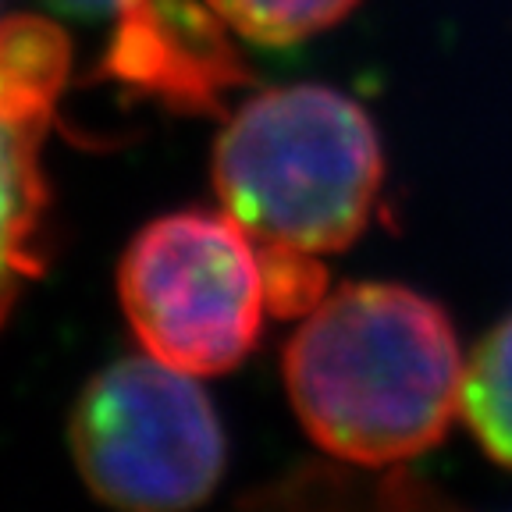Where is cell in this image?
Returning a JSON list of instances; mask_svg holds the SVG:
<instances>
[{"instance_id": "6da1fadb", "label": "cell", "mask_w": 512, "mask_h": 512, "mask_svg": "<svg viewBox=\"0 0 512 512\" xmlns=\"http://www.w3.org/2000/svg\"><path fill=\"white\" fill-rule=\"evenodd\" d=\"M299 424L324 452L360 466L406 463L445 438L463 356L445 310L402 285L324 296L285 349Z\"/></svg>"}, {"instance_id": "7a4b0ae2", "label": "cell", "mask_w": 512, "mask_h": 512, "mask_svg": "<svg viewBox=\"0 0 512 512\" xmlns=\"http://www.w3.org/2000/svg\"><path fill=\"white\" fill-rule=\"evenodd\" d=\"M384 178L374 121L328 86L256 93L214 150L224 214L264 256H324L367 228Z\"/></svg>"}, {"instance_id": "3957f363", "label": "cell", "mask_w": 512, "mask_h": 512, "mask_svg": "<svg viewBox=\"0 0 512 512\" xmlns=\"http://www.w3.org/2000/svg\"><path fill=\"white\" fill-rule=\"evenodd\" d=\"M118 296L143 349L196 377L239 367L271 310L256 242L210 210L146 224L121 256Z\"/></svg>"}, {"instance_id": "277c9868", "label": "cell", "mask_w": 512, "mask_h": 512, "mask_svg": "<svg viewBox=\"0 0 512 512\" xmlns=\"http://www.w3.org/2000/svg\"><path fill=\"white\" fill-rule=\"evenodd\" d=\"M68 438L86 488L132 512L200 505L224 470V434L196 374L150 352L86 384Z\"/></svg>"}, {"instance_id": "5b68a950", "label": "cell", "mask_w": 512, "mask_h": 512, "mask_svg": "<svg viewBox=\"0 0 512 512\" xmlns=\"http://www.w3.org/2000/svg\"><path fill=\"white\" fill-rule=\"evenodd\" d=\"M107 72L164 96L168 104L200 107L235 79L232 50L217 32L221 18L189 0H128L118 11Z\"/></svg>"}, {"instance_id": "8992f818", "label": "cell", "mask_w": 512, "mask_h": 512, "mask_svg": "<svg viewBox=\"0 0 512 512\" xmlns=\"http://www.w3.org/2000/svg\"><path fill=\"white\" fill-rule=\"evenodd\" d=\"M57 100L0 86V328L22 288L43 271L47 178L43 139Z\"/></svg>"}, {"instance_id": "52a82bcc", "label": "cell", "mask_w": 512, "mask_h": 512, "mask_svg": "<svg viewBox=\"0 0 512 512\" xmlns=\"http://www.w3.org/2000/svg\"><path fill=\"white\" fill-rule=\"evenodd\" d=\"M459 409L488 456L512 466V317H505L463 363Z\"/></svg>"}, {"instance_id": "ba28073f", "label": "cell", "mask_w": 512, "mask_h": 512, "mask_svg": "<svg viewBox=\"0 0 512 512\" xmlns=\"http://www.w3.org/2000/svg\"><path fill=\"white\" fill-rule=\"evenodd\" d=\"M356 0H207L228 29L264 47H285L331 29Z\"/></svg>"}, {"instance_id": "9c48e42d", "label": "cell", "mask_w": 512, "mask_h": 512, "mask_svg": "<svg viewBox=\"0 0 512 512\" xmlns=\"http://www.w3.org/2000/svg\"><path fill=\"white\" fill-rule=\"evenodd\" d=\"M50 4H57L61 11L79 18H104V15H118L128 0H50Z\"/></svg>"}]
</instances>
